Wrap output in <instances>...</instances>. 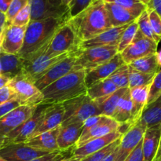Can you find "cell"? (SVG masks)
Instances as JSON below:
<instances>
[{
	"instance_id": "1",
	"label": "cell",
	"mask_w": 161,
	"mask_h": 161,
	"mask_svg": "<svg viewBox=\"0 0 161 161\" xmlns=\"http://www.w3.org/2000/svg\"><path fill=\"white\" fill-rule=\"evenodd\" d=\"M68 23L80 42L92 39L113 28L104 0H94L82 12L69 18Z\"/></svg>"
},
{
	"instance_id": "2",
	"label": "cell",
	"mask_w": 161,
	"mask_h": 161,
	"mask_svg": "<svg viewBox=\"0 0 161 161\" xmlns=\"http://www.w3.org/2000/svg\"><path fill=\"white\" fill-rule=\"evenodd\" d=\"M70 17L47 18L31 21L27 26L23 47L19 56L24 60L47 48L56 31L67 23Z\"/></svg>"
},
{
	"instance_id": "3",
	"label": "cell",
	"mask_w": 161,
	"mask_h": 161,
	"mask_svg": "<svg viewBox=\"0 0 161 161\" xmlns=\"http://www.w3.org/2000/svg\"><path fill=\"white\" fill-rule=\"evenodd\" d=\"M86 72L75 71L59 79L42 91L43 104H59L86 94Z\"/></svg>"
},
{
	"instance_id": "4",
	"label": "cell",
	"mask_w": 161,
	"mask_h": 161,
	"mask_svg": "<svg viewBox=\"0 0 161 161\" xmlns=\"http://www.w3.org/2000/svg\"><path fill=\"white\" fill-rule=\"evenodd\" d=\"M62 105L65 114L61 126L83 123L90 117L100 115L97 103L86 94L66 101Z\"/></svg>"
},
{
	"instance_id": "5",
	"label": "cell",
	"mask_w": 161,
	"mask_h": 161,
	"mask_svg": "<svg viewBox=\"0 0 161 161\" xmlns=\"http://www.w3.org/2000/svg\"><path fill=\"white\" fill-rule=\"evenodd\" d=\"M118 53V46H105L80 50L77 55L75 71L89 72L109 61Z\"/></svg>"
},
{
	"instance_id": "6",
	"label": "cell",
	"mask_w": 161,
	"mask_h": 161,
	"mask_svg": "<svg viewBox=\"0 0 161 161\" xmlns=\"http://www.w3.org/2000/svg\"><path fill=\"white\" fill-rule=\"evenodd\" d=\"M8 85L15 93L16 97L21 105L38 106L43 104L42 91L36 87L35 82L23 72L10 80Z\"/></svg>"
},
{
	"instance_id": "7",
	"label": "cell",
	"mask_w": 161,
	"mask_h": 161,
	"mask_svg": "<svg viewBox=\"0 0 161 161\" xmlns=\"http://www.w3.org/2000/svg\"><path fill=\"white\" fill-rule=\"evenodd\" d=\"M47 48L41 50L30 58L24 60L23 73L36 82L53 66L73 53L51 56L46 53ZM80 51V50H79ZM75 53V52H74Z\"/></svg>"
},
{
	"instance_id": "8",
	"label": "cell",
	"mask_w": 161,
	"mask_h": 161,
	"mask_svg": "<svg viewBox=\"0 0 161 161\" xmlns=\"http://www.w3.org/2000/svg\"><path fill=\"white\" fill-rule=\"evenodd\" d=\"M69 21V20H68ZM80 41L69 23L61 27L50 40L46 53L51 56L74 53L80 50Z\"/></svg>"
},
{
	"instance_id": "9",
	"label": "cell",
	"mask_w": 161,
	"mask_h": 161,
	"mask_svg": "<svg viewBox=\"0 0 161 161\" xmlns=\"http://www.w3.org/2000/svg\"><path fill=\"white\" fill-rule=\"evenodd\" d=\"M50 104H41L38 105L29 119L14 129L6 137L2 147L14 143H25L28 141L42 121L46 108Z\"/></svg>"
},
{
	"instance_id": "10",
	"label": "cell",
	"mask_w": 161,
	"mask_h": 161,
	"mask_svg": "<svg viewBox=\"0 0 161 161\" xmlns=\"http://www.w3.org/2000/svg\"><path fill=\"white\" fill-rule=\"evenodd\" d=\"M31 21L69 16V7L62 0H29Z\"/></svg>"
},
{
	"instance_id": "11",
	"label": "cell",
	"mask_w": 161,
	"mask_h": 161,
	"mask_svg": "<svg viewBox=\"0 0 161 161\" xmlns=\"http://www.w3.org/2000/svg\"><path fill=\"white\" fill-rule=\"evenodd\" d=\"M157 47V42L145 37L138 30L133 42L120 54L124 62L129 64L142 58L156 54L158 51Z\"/></svg>"
},
{
	"instance_id": "12",
	"label": "cell",
	"mask_w": 161,
	"mask_h": 161,
	"mask_svg": "<svg viewBox=\"0 0 161 161\" xmlns=\"http://www.w3.org/2000/svg\"><path fill=\"white\" fill-rule=\"evenodd\" d=\"M37 106L20 105L6 116L0 118V149L6 137L11 131L29 119Z\"/></svg>"
},
{
	"instance_id": "13",
	"label": "cell",
	"mask_w": 161,
	"mask_h": 161,
	"mask_svg": "<svg viewBox=\"0 0 161 161\" xmlns=\"http://www.w3.org/2000/svg\"><path fill=\"white\" fill-rule=\"evenodd\" d=\"M80 51L70 54L47 71L42 77L35 82L36 87L42 91L44 88L62 78L67 74L75 72V64L76 62L77 55Z\"/></svg>"
},
{
	"instance_id": "14",
	"label": "cell",
	"mask_w": 161,
	"mask_h": 161,
	"mask_svg": "<svg viewBox=\"0 0 161 161\" xmlns=\"http://www.w3.org/2000/svg\"><path fill=\"white\" fill-rule=\"evenodd\" d=\"M49 153L34 149L26 143H14L0 149V157L7 161H31Z\"/></svg>"
},
{
	"instance_id": "15",
	"label": "cell",
	"mask_w": 161,
	"mask_h": 161,
	"mask_svg": "<svg viewBox=\"0 0 161 161\" xmlns=\"http://www.w3.org/2000/svg\"><path fill=\"white\" fill-rule=\"evenodd\" d=\"M122 136V134L116 130V131L112 132L105 136L94 138V139L87 142L80 147L74 148L72 157L75 160L81 161L88 156L102 150V149L108 146L111 143L114 142L115 141L120 138Z\"/></svg>"
},
{
	"instance_id": "16",
	"label": "cell",
	"mask_w": 161,
	"mask_h": 161,
	"mask_svg": "<svg viewBox=\"0 0 161 161\" xmlns=\"http://www.w3.org/2000/svg\"><path fill=\"white\" fill-rule=\"evenodd\" d=\"M146 129L135 124L122 136L115 161H124L142 140Z\"/></svg>"
},
{
	"instance_id": "17",
	"label": "cell",
	"mask_w": 161,
	"mask_h": 161,
	"mask_svg": "<svg viewBox=\"0 0 161 161\" xmlns=\"http://www.w3.org/2000/svg\"><path fill=\"white\" fill-rule=\"evenodd\" d=\"M64 114H65V111H64L62 103L49 105L46 108L42 121L31 138L36 137L40 134L51 130L61 126L64 121Z\"/></svg>"
},
{
	"instance_id": "18",
	"label": "cell",
	"mask_w": 161,
	"mask_h": 161,
	"mask_svg": "<svg viewBox=\"0 0 161 161\" xmlns=\"http://www.w3.org/2000/svg\"><path fill=\"white\" fill-rule=\"evenodd\" d=\"M27 26L7 25L3 31V51L10 54H18L25 40Z\"/></svg>"
},
{
	"instance_id": "19",
	"label": "cell",
	"mask_w": 161,
	"mask_h": 161,
	"mask_svg": "<svg viewBox=\"0 0 161 161\" xmlns=\"http://www.w3.org/2000/svg\"><path fill=\"white\" fill-rule=\"evenodd\" d=\"M129 25L111 28L92 39L81 42L80 44V49L86 50L93 47H105V46H118L123 32Z\"/></svg>"
},
{
	"instance_id": "20",
	"label": "cell",
	"mask_w": 161,
	"mask_h": 161,
	"mask_svg": "<svg viewBox=\"0 0 161 161\" xmlns=\"http://www.w3.org/2000/svg\"><path fill=\"white\" fill-rule=\"evenodd\" d=\"M127 64L124 62L122 56L119 53H118L113 58H112L109 61L105 64L92 69L89 72H86V87H90L94 83L99 81H102L108 79L113 72L117 70L121 66Z\"/></svg>"
},
{
	"instance_id": "21",
	"label": "cell",
	"mask_w": 161,
	"mask_h": 161,
	"mask_svg": "<svg viewBox=\"0 0 161 161\" xmlns=\"http://www.w3.org/2000/svg\"><path fill=\"white\" fill-rule=\"evenodd\" d=\"M119 127V124L113 118L102 116L100 121H98L95 125L93 126L88 131L81 135L80 139L73 148H78L91 140L101 138V137L105 136L112 132L116 131Z\"/></svg>"
},
{
	"instance_id": "22",
	"label": "cell",
	"mask_w": 161,
	"mask_h": 161,
	"mask_svg": "<svg viewBox=\"0 0 161 161\" xmlns=\"http://www.w3.org/2000/svg\"><path fill=\"white\" fill-rule=\"evenodd\" d=\"M60 129H61V126L53 130L44 132L37 136L29 138L25 143L34 149L44 151L49 153L59 152L61 150L58 146V137Z\"/></svg>"
},
{
	"instance_id": "23",
	"label": "cell",
	"mask_w": 161,
	"mask_h": 161,
	"mask_svg": "<svg viewBox=\"0 0 161 161\" xmlns=\"http://www.w3.org/2000/svg\"><path fill=\"white\" fill-rule=\"evenodd\" d=\"M105 4L113 28L129 25L136 20L141 15L136 11L126 9L114 3H105Z\"/></svg>"
},
{
	"instance_id": "24",
	"label": "cell",
	"mask_w": 161,
	"mask_h": 161,
	"mask_svg": "<svg viewBox=\"0 0 161 161\" xmlns=\"http://www.w3.org/2000/svg\"><path fill=\"white\" fill-rule=\"evenodd\" d=\"M83 123L61 126L58 137V146L61 151L74 147L81 136Z\"/></svg>"
},
{
	"instance_id": "25",
	"label": "cell",
	"mask_w": 161,
	"mask_h": 161,
	"mask_svg": "<svg viewBox=\"0 0 161 161\" xmlns=\"http://www.w3.org/2000/svg\"><path fill=\"white\" fill-rule=\"evenodd\" d=\"M161 138V127L147 128L142 139V152L145 161H153L157 156Z\"/></svg>"
},
{
	"instance_id": "26",
	"label": "cell",
	"mask_w": 161,
	"mask_h": 161,
	"mask_svg": "<svg viewBox=\"0 0 161 161\" xmlns=\"http://www.w3.org/2000/svg\"><path fill=\"white\" fill-rule=\"evenodd\" d=\"M146 130L153 127H161V96L145 107L137 124Z\"/></svg>"
},
{
	"instance_id": "27",
	"label": "cell",
	"mask_w": 161,
	"mask_h": 161,
	"mask_svg": "<svg viewBox=\"0 0 161 161\" xmlns=\"http://www.w3.org/2000/svg\"><path fill=\"white\" fill-rule=\"evenodd\" d=\"M112 118L117 121L119 124H130L132 126L135 125L134 119L133 102L129 88L119 100Z\"/></svg>"
},
{
	"instance_id": "28",
	"label": "cell",
	"mask_w": 161,
	"mask_h": 161,
	"mask_svg": "<svg viewBox=\"0 0 161 161\" xmlns=\"http://www.w3.org/2000/svg\"><path fill=\"white\" fill-rule=\"evenodd\" d=\"M2 75L10 80L23 72L24 59L18 54H10L3 52L0 55Z\"/></svg>"
},
{
	"instance_id": "29",
	"label": "cell",
	"mask_w": 161,
	"mask_h": 161,
	"mask_svg": "<svg viewBox=\"0 0 161 161\" xmlns=\"http://www.w3.org/2000/svg\"><path fill=\"white\" fill-rule=\"evenodd\" d=\"M150 85L151 84L147 85V86H140V87L132 88V89L129 88L132 102H133L134 119H135V124L139 119L145 107L148 104Z\"/></svg>"
},
{
	"instance_id": "30",
	"label": "cell",
	"mask_w": 161,
	"mask_h": 161,
	"mask_svg": "<svg viewBox=\"0 0 161 161\" xmlns=\"http://www.w3.org/2000/svg\"><path fill=\"white\" fill-rule=\"evenodd\" d=\"M127 90H128V88L118 89L116 92L110 94V95L102 97V98L98 99L97 101H94L98 106L100 115L108 116V117H113L119 100L123 97V95L127 92Z\"/></svg>"
},
{
	"instance_id": "31",
	"label": "cell",
	"mask_w": 161,
	"mask_h": 161,
	"mask_svg": "<svg viewBox=\"0 0 161 161\" xmlns=\"http://www.w3.org/2000/svg\"><path fill=\"white\" fill-rule=\"evenodd\" d=\"M117 90V86L111 80L106 79L102 81L97 82L88 87L87 91H86V94L92 100L97 101L98 99L113 94Z\"/></svg>"
},
{
	"instance_id": "32",
	"label": "cell",
	"mask_w": 161,
	"mask_h": 161,
	"mask_svg": "<svg viewBox=\"0 0 161 161\" xmlns=\"http://www.w3.org/2000/svg\"><path fill=\"white\" fill-rule=\"evenodd\" d=\"M157 54V53H156ZM149 55L133 61L128 65L132 69L146 74H157L160 71L157 55Z\"/></svg>"
},
{
	"instance_id": "33",
	"label": "cell",
	"mask_w": 161,
	"mask_h": 161,
	"mask_svg": "<svg viewBox=\"0 0 161 161\" xmlns=\"http://www.w3.org/2000/svg\"><path fill=\"white\" fill-rule=\"evenodd\" d=\"M155 75L156 74H146L138 72L129 66V88L132 89L151 84Z\"/></svg>"
},
{
	"instance_id": "34",
	"label": "cell",
	"mask_w": 161,
	"mask_h": 161,
	"mask_svg": "<svg viewBox=\"0 0 161 161\" xmlns=\"http://www.w3.org/2000/svg\"><path fill=\"white\" fill-rule=\"evenodd\" d=\"M137 21H138V31L142 35H143L145 37L149 38V39L155 41L157 43L160 42L161 38L156 35L153 29L152 26H151L150 21H149V15H148L147 9L137 19Z\"/></svg>"
},
{
	"instance_id": "35",
	"label": "cell",
	"mask_w": 161,
	"mask_h": 161,
	"mask_svg": "<svg viewBox=\"0 0 161 161\" xmlns=\"http://www.w3.org/2000/svg\"><path fill=\"white\" fill-rule=\"evenodd\" d=\"M138 30V24L137 20L130 23L128 25V27L124 30V31L122 34V36H121L120 41H119V44H118V52L119 53H122L133 42Z\"/></svg>"
},
{
	"instance_id": "36",
	"label": "cell",
	"mask_w": 161,
	"mask_h": 161,
	"mask_svg": "<svg viewBox=\"0 0 161 161\" xmlns=\"http://www.w3.org/2000/svg\"><path fill=\"white\" fill-rule=\"evenodd\" d=\"M108 80H111L118 89L121 88H129V66L124 64L115 71L109 77Z\"/></svg>"
},
{
	"instance_id": "37",
	"label": "cell",
	"mask_w": 161,
	"mask_h": 161,
	"mask_svg": "<svg viewBox=\"0 0 161 161\" xmlns=\"http://www.w3.org/2000/svg\"><path fill=\"white\" fill-rule=\"evenodd\" d=\"M104 2L119 5L122 7L136 11L141 14L147 9V6L140 0H104Z\"/></svg>"
},
{
	"instance_id": "38",
	"label": "cell",
	"mask_w": 161,
	"mask_h": 161,
	"mask_svg": "<svg viewBox=\"0 0 161 161\" xmlns=\"http://www.w3.org/2000/svg\"><path fill=\"white\" fill-rule=\"evenodd\" d=\"M121 138H122V137H121ZM121 138L117 139L116 141H115L114 142L108 145V146H106L105 148L102 149V150L88 156L86 158L83 159L81 161H103L115 149H116V147H117L118 146H119V142H120Z\"/></svg>"
},
{
	"instance_id": "39",
	"label": "cell",
	"mask_w": 161,
	"mask_h": 161,
	"mask_svg": "<svg viewBox=\"0 0 161 161\" xmlns=\"http://www.w3.org/2000/svg\"><path fill=\"white\" fill-rule=\"evenodd\" d=\"M28 3H29V0H13L7 12L6 13L7 25H10L17 14Z\"/></svg>"
},
{
	"instance_id": "40",
	"label": "cell",
	"mask_w": 161,
	"mask_h": 161,
	"mask_svg": "<svg viewBox=\"0 0 161 161\" xmlns=\"http://www.w3.org/2000/svg\"><path fill=\"white\" fill-rule=\"evenodd\" d=\"M160 96H161V69L156 74L155 77H154L153 80L150 85L148 104L152 103L153 102L157 100Z\"/></svg>"
},
{
	"instance_id": "41",
	"label": "cell",
	"mask_w": 161,
	"mask_h": 161,
	"mask_svg": "<svg viewBox=\"0 0 161 161\" xmlns=\"http://www.w3.org/2000/svg\"><path fill=\"white\" fill-rule=\"evenodd\" d=\"M30 22H31V6L28 3L17 14L10 25L20 27L28 26Z\"/></svg>"
},
{
	"instance_id": "42",
	"label": "cell",
	"mask_w": 161,
	"mask_h": 161,
	"mask_svg": "<svg viewBox=\"0 0 161 161\" xmlns=\"http://www.w3.org/2000/svg\"><path fill=\"white\" fill-rule=\"evenodd\" d=\"M94 0H73L69 6V17H73L86 9Z\"/></svg>"
},
{
	"instance_id": "43",
	"label": "cell",
	"mask_w": 161,
	"mask_h": 161,
	"mask_svg": "<svg viewBox=\"0 0 161 161\" xmlns=\"http://www.w3.org/2000/svg\"><path fill=\"white\" fill-rule=\"evenodd\" d=\"M148 15L151 26L157 36L161 38V17L154 9L147 8Z\"/></svg>"
},
{
	"instance_id": "44",
	"label": "cell",
	"mask_w": 161,
	"mask_h": 161,
	"mask_svg": "<svg viewBox=\"0 0 161 161\" xmlns=\"http://www.w3.org/2000/svg\"><path fill=\"white\" fill-rule=\"evenodd\" d=\"M20 105H21V104L17 98L12 99V100L3 104V105H0V118L6 116V114L10 113L15 108H18Z\"/></svg>"
},
{
	"instance_id": "45",
	"label": "cell",
	"mask_w": 161,
	"mask_h": 161,
	"mask_svg": "<svg viewBox=\"0 0 161 161\" xmlns=\"http://www.w3.org/2000/svg\"><path fill=\"white\" fill-rule=\"evenodd\" d=\"M14 98H17L16 94L14 91L9 87V85L0 89V105H3Z\"/></svg>"
},
{
	"instance_id": "46",
	"label": "cell",
	"mask_w": 161,
	"mask_h": 161,
	"mask_svg": "<svg viewBox=\"0 0 161 161\" xmlns=\"http://www.w3.org/2000/svg\"><path fill=\"white\" fill-rule=\"evenodd\" d=\"M124 161H145L142 152V140Z\"/></svg>"
},
{
	"instance_id": "47",
	"label": "cell",
	"mask_w": 161,
	"mask_h": 161,
	"mask_svg": "<svg viewBox=\"0 0 161 161\" xmlns=\"http://www.w3.org/2000/svg\"><path fill=\"white\" fill-rule=\"evenodd\" d=\"M63 158L64 157L62 155V151H59V152L51 153L47 154L42 157H38L31 161H58Z\"/></svg>"
},
{
	"instance_id": "48",
	"label": "cell",
	"mask_w": 161,
	"mask_h": 161,
	"mask_svg": "<svg viewBox=\"0 0 161 161\" xmlns=\"http://www.w3.org/2000/svg\"><path fill=\"white\" fill-rule=\"evenodd\" d=\"M102 115H99V116H92V117H90L89 119H87L86 120H85L83 122V130H82V134L86 133V131L90 130L93 126L95 125L98 121H100V119H102Z\"/></svg>"
},
{
	"instance_id": "49",
	"label": "cell",
	"mask_w": 161,
	"mask_h": 161,
	"mask_svg": "<svg viewBox=\"0 0 161 161\" xmlns=\"http://www.w3.org/2000/svg\"><path fill=\"white\" fill-rule=\"evenodd\" d=\"M147 8L154 9L161 17V0H149Z\"/></svg>"
},
{
	"instance_id": "50",
	"label": "cell",
	"mask_w": 161,
	"mask_h": 161,
	"mask_svg": "<svg viewBox=\"0 0 161 161\" xmlns=\"http://www.w3.org/2000/svg\"><path fill=\"white\" fill-rule=\"evenodd\" d=\"M12 1L13 0H0V11L6 14Z\"/></svg>"
},
{
	"instance_id": "51",
	"label": "cell",
	"mask_w": 161,
	"mask_h": 161,
	"mask_svg": "<svg viewBox=\"0 0 161 161\" xmlns=\"http://www.w3.org/2000/svg\"><path fill=\"white\" fill-rule=\"evenodd\" d=\"M7 25V21H6V14L0 11V34L3 33Z\"/></svg>"
},
{
	"instance_id": "52",
	"label": "cell",
	"mask_w": 161,
	"mask_h": 161,
	"mask_svg": "<svg viewBox=\"0 0 161 161\" xmlns=\"http://www.w3.org/2000/svg\"><path fill=\"white\" fill-rule=\"evenodd\" d=\"M9 81H10V79L9 77L6 76V75H0V89L7 86L9 84Z\"/></svg>"
},
{
	"instance_id": "53",
	"label": "cell",
	"mask_w": 161,
	"mask_h": 161,
	"mask_svg": "<svg viewBox=\"0 0 161 161\" xmlns=\"http://www.w3.org/2000/svg\"><path fill=\"white\" fill-rule=\"evenodd\" d=\"M117 148H118V146L103 161H115V159H116V153H117Z\"/></svg>"
},
{
	"instance_id": "54",
	"label": "cell",
	"mask_w": 161,
	"mask_h": 161,
	"mask_svg": "<svg viewBox=\"0 0 161 161\" xmlns=\"http://www.w3.org/2000/svg\"><path fill=\"white\" fill-rule=\"evenodd\" d=\"M161 158V138H160V146H159L158 151H157V156H156L155 159L153 161H159Z\"/></svg>"
},
{
	"instance_id": "55",
	"label": "cell",
	"mask_w": 161,
	"mask_h": 161,
	"mask_svg": "<svg viewBox=\"0 0 161 161\" xmlns=\"http://www.w3.org/2000/svg\"><path fill=\"white\" fill-rule=\"evenodd\" d=\"M157 63H158V65L159 67L161 69V50L157 51Z\"/></svg>"
},
{
	"instance_id": "56",
	"label": "cell",
	"mask_w": 161,
	"mask_h": 161,
	"mask_svg": "<svg viewBox=\"0 0 161 161\" xmlns=\"http://www.w3.org/2000/svg\"><path fill=\"white\" fill-rule=\"evenodd\" d=\"M3 31L2 34H0V55L3 53Z\"/></svg>"
},
{
	"instance_id": "57",
	"label": "cell",
	"mask_w": 161,
	"mask_h": 161,
	"mask_svg": "<svg viewBox=\"0 0 161 161\" xmlns=\"http://www.w3.org/2000/svg\"><path fill=\"white\" fill-rule=\"evenodd\" d=\"M72 1H73V0H62V2L64 3V4L66 5L67 6H69H69H70L71 3H72Z\"/></svg>"
},
{
	"instance_id": "58",
	"label": "cell",
	"mask_w": 161,
	"mask_h": 161,
	"mask_svg": "<svg viewBox=\"0 0 161 161\" xmlns=\"http://www.w3.org/2000/svg\"><path fill=\"white\" fill-rule=\"evenodd\" d=\"M140 1H141L142 3H144V4L146 5V6H147V4H148V3H149V0H140Z\"/></svg>"
},
{
	"instance_id": "59",
	"label": "cell",
	"mask_w": 161,
	"mask_h": 161,
	"mask_svg": "<svg viewBox=\"0 0 161 161\" xmlns=\"http://www.w3.org/2000/svg\"><path fill=\"white\" fill-rule=\"evenodd\" d=\"M67 161H79V160H75V158H73L72 157H69V158L67 159Z\"/></svg>"
},
{
	"instance_id": "60",
	"label": "cell",
	"mask_w": 161,
	"mask_h": 161,
	"mask_svg": "<svg viewBox=\"0 0 161 161\" xmlns=\"http://www.w3.org/2000/svg\"><path fill=\"white\" fill-rule=\"evenodd\" d=\"M67 159L68 158H63V159H61V160H60L58 161H67Z\"/></svg>"
},
{
	"instance_id": "61",
	"label": "cell",
	"mask_w": 161,
	"mask_h": 161,
	"mask_svg": "<svg viewBox=\"0 0 161 161\" xmlns=\"http://www.w3.org/2000/svg\"><path fill=\"white\" fill-rule=\"evenodd\" d=\"M0 161H7V160H4V159H3V157H0Z\"/></svg>"
},
{
	"instance_id": "62",
	"label": "cell",
	"mask_w": 161,
	"mask_h": 161,
	"mask_svg": "<svg viewBox=\"0 0 161 161\" xmlns=\"http://www.w3.org/2000/svg\"><path fill=\"white\" fill-rule=\"evenodd\" d=\"M0 75H2V67H1V64H0Z\"/></svg>"
},
{
	"instance_id": "63",
	"label": "cell",
	"mask_w": 161,
	"mask_h": 161,
	"mask_svg": "<svg viewBox=\"0 0 161 161\" xmlns=\"http://www.w3.org/2000/svg\"><path fill=\"white\" fill-rule=\"evenodd\" d=\"M159 161H161V158H160V160H159Z\"/></svg>"
},
{
	"instance_id": "64",
	"label": "cell",
	"mask_w": 161,
	"mask_h": 161,
	"mask_svg": "<svg viewBox=\"0 0 161 161\" xmlns=\"http://www.w3.org/2000/svg\"><path fill=\"white\" fill-rule=\"evenodd\" d=\"M1 34H2V33H1Z\"/></svg>"
}]
</instances>
